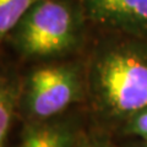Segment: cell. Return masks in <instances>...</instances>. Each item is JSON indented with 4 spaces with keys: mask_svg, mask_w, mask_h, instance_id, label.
<instances>
[{
    "mask_svg": "<svg viewBox=\"0 0 147 147\" xmlns=\"http://www.w3.org/2000/svg\"><path fill=\"white\" fill-rule=\"evenodd\" d=\"M87 22L79 0H39L6 43L22 60L32 64L61 60L81 47Z\"/></svg>",
    "mask_w": 147,
    "mask_h": 147,
    "instance_id": "obj_2",
    "label": "cell"
},
{
    "mask_svg": "<svg viewBox=\"0 0 147 147\" xmlns=\"http://www.w3.org/2000/svg\"><path fill=\"white\" fill-rule=\"evenodd\" d=\"M124 36L99 44L92 54L87 96L96 112L109 120H127L147 108V44Z\"/></svg>",
    "mask_w": 147,
    "mask_h": 147,
    "instance_id": "obj_1",
    "label": "cell"
},
{
    "mask_svg": "<svg viewBox=\"0 0 147 147\" xmlns=\"http://www.w3.org/2000/svg\"><path fill=\"white\" fill-rule=\"evenodd\" d=\"M91 24L124 36L147 34V0H79Z\"/></svg>",
    "mask_w": 147,
    "mask_h": 147,
    "instance_id": "obj_4",
    "label": "cell"
},
{
    "mask_svg": "<svg viewBox=\"0 0 147 147\" xmlns=\"http://www.w3.org/2000/svg\"><path fill=\"white\" fill-rule=\"evenodd\" d=\"M87 96L86 69L77 61L36 63L21 76L18 118L24 123L64 115Z\"/></svg>",
    "mask_w": 147,
    "mask_h": 147,
    "instance_id": "obj_3",
    "label": "cell"
},
{
    "mask_svg": "<svg viewBox=\"0 0 147 147\" xmlns=\"http://www.w3.org/2000/svg\"><path fill=\"white\" fill-rule=\"evenodd\" d=\"M75 147H112L109 146L107 142H104L102 140L98 139H79L76 142Z\"/></svg>",
    "mask_w": 147,
    "mask_h": 147,
    "instance_id": "obj_9",
    "label": "cell"
},
{
    "mask_svg": "<svg viewBox=\"0 0 147 147\" xmlns=\"http://www.w3.org/2000/svg\"><path fill=\"white\" fill-rule=\"evenodd\" d=\"M21 76L16 69L0 65V147H7L12 121L18 117Z\"/></svg>",
    "mask_w": 147,
    "mask_h": 147,
    "instance_id": "obj_6",
    "label": "cell"
},
{
    "mask_svg": "<svg viewBox=\"0 0 147 147\" xmlns=\"http://www.w3.org/2000/svg\"><path fill=\"white\" fill-rule=\"evenodd\" d=\"M126 131L147 141V108L137 112L126 120Z\"/></svg>",
    "mask_w": 147,
    "mask_h": 147,
    "instance_id": "obj_8",
    "label": "cell"
},
{
    "mask_svg": "<svg viewBox=\"0 0 147 147\" xmlns=\"http://www.w3.org/2000/svg\"><path fill=\"white\" fill-rule=\"evenodd\" d=\"M39 0H0V47L28 10Z\"/></svg>",
    "mask_w": 147,
    "mask_h": 147,
    "instance_id": "obj_7",
    "label": "cell"
},
{
    "mask_svg": "<svg viewBox=\"0 0 147 147\" xmlns=\"http://www.w3.org/2000/svg\"><path fill=\"white\" fill-rule=\"evenodd\" d=\"M77 140L76 125L60 115L44 121L24 123L16 147H75Z\"/></svg>",
    "mask_w": 147,
    "mask_h": 147,
    "instance_id": "obj_5",
    "label": "cell"
}]
</instances>
